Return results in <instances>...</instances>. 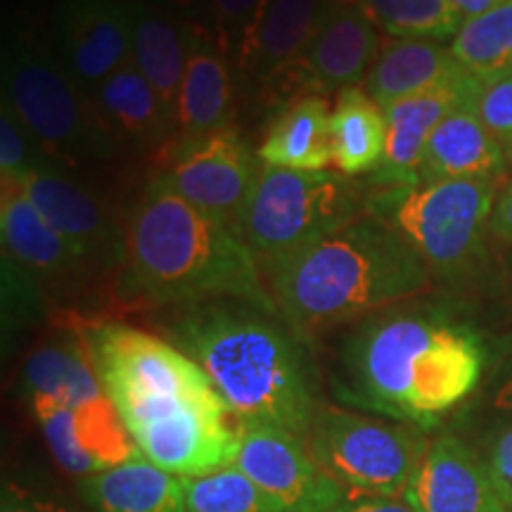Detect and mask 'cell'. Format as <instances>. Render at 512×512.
Returning a JSON list of instances; mask_svg holds the SVG:
<instances>
[{
  "label": "cell",
  "mask_w": 512,
  "mask_h": 512,
  "mask_svg": "<svg viewBox=\"0 0 512 512\" xmlns=\"http://www.w3.org/2000/svg\"><path fill=\"white\" fill-rule=\"evenodd\" d=\"M86 351L140 456L176 477L235 463L240 425L190 354L143 330L95 325Z\"/></svg>",
  "instance_id": "cell-1"
},
{
  "label": "cell",
  "mask_w": 512,
  "mask_h": 512,
  "mask_svg": "<svg viewBox=\"0 0 512 512\" xmlns=\"http://www.w3.org/2000/svg\"><path fill=\"white\" fill-rule=\"evenodd\" d=\"M254 256L238 226L197 209L155 176L126 228L121 297L147 306L226 297L278 313Z\"/></svg>",
  "instance_id": "cell-2"
},
{
  "label": "cell",
  "mask_w": 512,
  "mask_h": 512,
  "mask_svg": "<svg viewBox=\"0 0 512 512\" xmlns=\"http://www.w3.org/2000/svg\"><path fill=\"white\" fill-rule=\"evenodd\" d=\"M344 399L384 418L430 430L477 387L479 339L437 316L399 313L368 320L342 354Z\"/></svg>",
  "instance_id": "cell-3"
},
{
  "label": "cell",
  "mask_w": 512,
  "mask_h": 512,
  "mask_svg": "<svg viewBox=\"0 0 512 512\" xmlns=\"http://www.w3.org/2000/svg\"><path fill=\"white\" fill-rule=\"evenodd\" d=\"M176 344L211 377L240 422L309 437L318 415L306 354L292 332L254 304H204L174 323Z\"/></svg>",
  "instance_id": "cell-4"
},
{
  "label": "cell",
  "mask_w": 512,
  "mask_h": 512,
  "mask_svg": "<svg viewBox=\"0 0 512 512\" xmlns=\"http://www.w3.org/2000/svg\"><path fill=\"white\" fill-rule=\"evenodd\" d=\"M275 306L313 332L370 316L427 285V264L377 216L361 214L283 259L268 261Z\"/></svg>",
  "instance_id": "cell-5"
},
{
  "label": "cell",
  "mask_w": 512,
  "mask_h": 512,
  "mask_svg": "<svg viewBox=\"0 0 512 512\" xmlns=\"http://www.w3.org/2000/svg\"><path fill=\"white\" fill-rule=\"evenodd\" d=\"M358 185L332 171L261 166L238 230L254 254L283 259L366 214Z\"/></svg>",
  "instance_id": "cell-6"
},
{
  "label": "cell",
  "mask_w": 512,
  "mask_h": 512,
  "mask_svg": "<svg viewBox=\"0 0 512 512\" xmlns=\"http://www.w3.org/2000/svg\"><path fill=\"white\" fill-rule=\"evenodd\" d=\"M366 204L427 266L453 271L467 266L482 247L484 228L494 214V183L489 178H420L382 188Z\"/></svg>",
  "instance_id": "cell-7"
},
{
  "label": "cell",
  "mask_w": 512,
  "mask_h": 512,
  "mask_svg": "<svg viewBox=\"0 0 512 512\" xmlns=\"http://www.w3.org/2000/svg\"><path fill=\"white\" fill-rule=\"evenodd\" d=\"M306 444L349 498H403L430 448L418 427L344 408H320Z\"/></svg>",
  "instance_id": "cell-8"
},
{
  "label": "cell",
  "mask_w": 512,
  "mask_h": 512,
  "mask_svg": "<svg viewBox=\"0 0 512 512\" xmlns=\"http://www.w3.org/2000/svg\"><path fill=\"white\" fill-rule=\"evenodd\" d=\"M5 95L22 126L57 157L72 162L110 159L117 138L102 124L88 95L46 57L15 53L5 64Z\"/></svg>",
  "instance_id": "cell-9"
},
{
  "label": "cell",
  "mask_w": 512,
  "mask_h": 512,
  "mask_svg": "<svg viewBox=\"0 0 512 512\" xmlns=\"http://www.w3.org/2000/svg\"><path fill=\"white\" fill-rule=\"evenodd\" d=\"M235 467L252 479L275 512H335L349 501L297 434L240 422Z\"/></svg>",
  "instance_id": "cell-10"
},
{
  "label": "cell",
  "mask_w": 512,
  "mask_h": 512,
  "mask_svg": "<svg viewBox=\"0 0 512 512\" xmlns=\"http://www.w3.org/2000/svg\"><path fill=\"white\" fill-rule=\"evenodd\" d=\"M197 209L238 226L259 171L256 159L233 128L181 138L162 174Z\"/></svg>",
  "instance_id": "cell-11"
},
{
  "label": "cell",
  "mask_w": 512,
  "mask_h": 512,
  "mask_svg": "<svg viewBox=\"0 0 512 512\" xmlns=\"http://www.w3.org/2000/svg\"><path fill=\"white\" fill-rule=\"evenodd\" d=\"M136 3L126 0H64L55 34L62 69L93 98L117 69L131 62Z\"/></svg>",
  "instance_id": "cell-12"
},
{
  "label": "cell",
  "mask_w": 512,
  "mask_h": 512,
  "mask_svg": "<svg viewBox=\"0 0 512 512\" xmlns=\"http://www.w3.org/2000/svg\"><path fill=\"white\" fill-rule=\"evenodd\" d=\"M31 413L55 463L79 479L140 456L107 394L79 408H38Z\"/></svg>",
  "instance_id": "cell-13"
},
{
  "label": "cell",
  "mask_w": 512,
  "mask_h": 512,
  "mask_svg": "<svg viewBox=\"0 0 512 512\" xmlns=\"http://www.w3.org/2000/svg\"><path fill=\"white\" fill-rule=\"evenodd\" d=\"M8 183H17L27 200L41 211L43 219L81 256L86 259L124 256V230L112 221L107 209L91 192L64 176L60 169L38 162L19 181Z\"/></svg>",
  "instance_id": "cell-14"
},
{
  "label": "cell",
  "mask_w": 512,
  "mask_h": 512,
  "mask_svg": "<svg viewBox=\"0 0 512 512\" xmlns=\"http://www.w3.org/2000/svg\"><path fill=\"white\" fill-rule=\"evenodd\" d=\"M380 38L361 8H330L302 57L285 67L297 93L344 91L366 81L380 53Z\"/></svg>",
  "instance_id": "cell-15"
},
{
  "label": "cell",
  "mask_w": 512,
  "mask_h": 512,
  "mask_svg": "<svg viewBox=\"0 0 512 512\" xmlns=\"http://www.w3.org/2000/svg\"><path fill=\"white\" fill-rule=\"evenodd\" d=\"M403 501L415 512H510L486 463L458 437L432 441Z\"/></svg>",
  "instance_id": "cell-16"
},
{
  "label": "cell",
  "mask_w": 512,
  "mask_h": 512,
  "mask_svg": "<svg viewBox=\"0 0 512 512\" xmlns=\"http://www.w3.org/2000/svg\"><path fill=\"white\" fill-rule=\"evenodd\" d=\"M328 12V0H264L238 43L240 72L266 83L304 55Z\"/></svg>",
  "instance_id": "cell-17"
},
{
  "label": "cell",
  "mask_w": 512,
  "mask_h": 512,
  "mask_svg": "<svg viewBox=\"0 0 512 512\" xmlns=\"http://www.w3.org/2000/svg\"><path fill=\"white\" fill-rule=\"evenodd\" d=\"M470 79L472 76L465 72L434 91L401 100L384 110L387 114V145H384L380 169L375 171V183L380 188L420 181V162L427 140L432 138L434 128L441 124L446 114L463 105Z\"/></svg>",
  "instance_id": "cell-18"
},
{
  "label": "cell",
  "mask_w": 512,
  "mask_h": 512,
  "mask_svg": "<svg viewBox=\"0 0 512 512\" xmlns=\"http://www.w3.org/2000/svg\"><path fill=\"white\" fill-rule=\"evenodd\" d=\"M463 74L465 69L456 62L451 50L441 48L437 41L396 38L382 43L363 83L370 98L387 110L396 102L434 91Z\"/></svg>",
  "instance_id": "cell-19"
},
{
  "label": "cell",
  "mask_w": 512,
  "mask_h": 512,
  "mask_svg": "<svg viewBox=\"0 0 512 512\" xmlns=\"http://www.w3.org/2000/svg\"><path fill=\"white\" fill-rule=\"evenodd\" d=\"M505 166V147L470 107L458 105L427 140L420 162L422 181L491 178Z\"/></svg>",
  "instance_id": "cell-20"
},
{
  "label": "cell",
  "mask_w": 512,
  "mask_h": 512,
  "mask_svg": "<svg viewBox=\"0 0 512 512\" xmlns=\"http://www.w3.org/2000/svg\"><path fill=\"white\" fill-rule=\"evenodd\" d=\"M91 512H188L183 479L143 456L79 479Z\"/></svg>",
  "instance_id": "cell-21"
},
{
  "label": "cell",
  "mask_w": 512,
  "mask_h": 512,
  "mask_svg": "<svg viewBox=\"0 0 512 512\" xmlns=\"http://www.w3.org/2000/svg\"><path fill=\"white\" fill-rule=\"evenodd\" d=\"M91 100L117 143L155 147L176 126L174 114L166 110L152 83L133 62L117 69Z\"/></svg>",
  "instance_id": "cell-22"
},
{
  "label": "cell",
  "mask_w": 512,
  "mask_h": 512,
  "mask_svg": "<svg viewBox=\"0 0 512 512\" xmlns=\"http://www.w3.org/2000/svg\"><path fill=\"white\" fill-rule=\"evenodd\" d=\"M0 230H3L5 254L12 256L31 273L67 275L79 268L86 256L62 238L41 211L27 200L17 183H3L0 204Z\"/></svg>",
  "instance_id": "cell-23"
},
{
  "label": "cell",
  "mask_w": 512,
  "mask_h": 512,
  "mask_svg": "<svg viewBox=\"0 0 512 512\" xmlns=\"http://www.w3.org/2000/svg\"><path fill=\"white\" fill-rule=\"evenodd\" d=\"M31 411L79 408L105 396L91 356L79 344H43L27 358L22 373Z\"/></svg>",
  "instance_id": "cell-24"
},
{
  "label": "cell",
  "mask_w": 512,
  "mask_h": 512,
  "mask_svg": "<svg viewBox=\"0 0 512 512\" xmlns=\"http://www.w3.org/2000/svg\"><path fill=\"white\" fill-rule=\"evenodd\" d=\"M266 166L292 171H325L332 162V112L330 102L309 95L292 102L273 121L259 147Z\"/></svg>",
  "instance_id": "cell-25"
},
{
  "label": "cell",
  "mask_w": 512,
  "mask_h": 512,
  "mask_svg": "<svg viewBox=\"0 0 512 512\" xmlns=\"http://www.w3.org/2000/svg\"><path fill=\"white\" fill-rule=\"evenodd\" d=\"M230 114V74L223 57L202 31L190 29L188 67L176 105V126L183 138L207 136L226 128Z\"/></svg>",
  "instance_id": "cell-26"
},
{
  "label": "cell",
  "mask_w": 512,
  "mask_h": 512,
  "mask_svg": "<svg viewBox=\"0 0 512 512\" xmlns=\"http://www.w3.org/2000/svg\"><path fill=\"white\" fill-rule=\"evenodd\" d=\"M188 53L190 29H183L181 22L164 12L136 5L131 62L152 83L174 119L178 93H181L185 67H188Z\"/></svg>",
  "instance_id": "cell-27"
},
{
  "label": "cell",
  "mask_w": 512,
  "mask_h": 512,
  "mask_svg": "<svg viewBox=\"0 0 512 512\" xmlns=\"http://www.w3.org/2000/svg\"><path fill=\"white\" fill-rule=\"evenodd\" d=\"M387 145V114L358 86L339 91L332 110V164L342 176L377 171Z\"/></svg>",
  "instance_id": "cell-28"
},
{
  "label": "cell",
  "mask_w": 512,
  "mask_h": 512,
  "mask_svg": "<svg viewBox=\"0 0 512 512\" xmlns=\"http://www.w3.org/2000/svg\"><path fill=\"white\" fill-rule=\"evenodd\" d=\"M451 55L475 79L512 74V0H498L491 10L467 17L453 38Z\"/></svg>",
  "instance_id": "cell-29"
},
{
  "label": "cell",
  "mask_w": 512,
  "mask_h": 512,
  "mask_svg": "<svg viewBox=\"0 0 512 512\" xmlns=\"http://www.w3.org/2000/svg\"><path fill=\"white\" fill-rule=\"evenodd\" d=\"M358 8L377 31L408 41L456 38L465 22L451 0H363Z\"/></svg>",
  "instance_id": "cell-30"
},
{
  "label": "cell",
  "mask_w": 512,
  "mask_h": 512,
  "mask_svg": "<svg viewBox=\"0 0 512 512\" xmlns=\"http://www.w3.org/2000/svg\"><path fill=\"white\" fill-rule=\"evenodd\" d=\"M183 486L188 512H275L252 479L235 465L185 477Z\"/></svg>",
  "instance_id": "cell-31"
},
{
  "label": "cell",
  "mask_w": 512,
  "mask_h": 512,
  "mask_svg": "<svg viewBox=\"0 0 512 512\" xmlns=\"http://www.w3.org/2000/svg\"><path fill=\"white\" fill-rule=\"evenodd\" d=\"M463 105L470 107L498 138V143L512 152V74L498 76V79L472 76Z\"/></svg>",
  "instance_id": "cell-32"
},
{
  "label": "cell",
  "mask_w": 512,
  "mask_h": 512,
  "mask_svg": "<svg viewBox=\"0 0 512 512\" xmlns=\"http://www.w3.org/2000/svg\"><path fill=\"white\" fill-rule=\"evenodd\" d=\"M24 131L27 128L3 100V117H0V171H3V181H19L31 166L38 164L31 157V145Z\"/></svg>",
  "instance_id": "cell-33"
},
{
  "label": "cell",
  "mask_w": 512,
  "mask_h": 512,
  "mask_svg": "<svg viewBox=\"0 0 512 512\" xmlns=\"http://www.w3.org/2000/svg\"><path fill=\"white\" fill-rule=\"evenodd\" d=\"M0 512H81L72 505L55 501V498L38 494L34 489L5 479L0 494Z\"/></svg>",
  "instance_id": "cell-34"
},
{
  "label": "cell",
  "mask_w": 512,
  "mask_h": 512,
  "mask_svg": "<svg viewBox=\"0 0 512 512\" xmlns=\"http://www.w3.org/2000/svg\"><path fill=\"white\" fill-rule=\"evenodd\" d=\"M486 470L494 479L498 494L512 512V425L498 434L486 458Z\"/></svg>",
  "instance_id": "cell-35"
},
{
  "label": "cell",
  "mask_w": 512,
  "mask_h": 512,
  "mask_svg": "<svg viewBox=\"0 0 512 512\" xmlns=\"http://www.w3.org/2000/svg\"><path fill=\"white\" fill-rule=\"evenodd\" d=\"M264 0H211V15L223 34L238 36V43Z\"/></svg>",
  "instance_id": "cell-36"
},
{
  "label": "cell",
  "mask_w": 512,
  "mask_h": 512,
  "mask_svg": "<svg viewBox=\"0 0 512 512\" xmlns=\"http://www.w3.org/2000/svg\"><path fill=\"white\" fill-rule=\"evenodd\" d=\"M335 512H415L403 498H349Z\"/></svg>",
  "instance_id": "cell-37"
},
{
  "label": "cell",
  "mask_w": 512,
  "mask_h": 512,
  "mask_svg": "<svg viewBox=\"0 0 512 512\" xmlns=\"http://www.w3.org/2000/svg\"><path fill=\"white\" fill-rule=\"evenodd\" d=\"M491 233L503 240H512V188L501 197V202L494 207L489 221Z\"/></svg>",
  "instance_id": "cell-38"
},
{
  "label": "cell",
  "mask_w": 512,
  "mask_h": 512,
  "mask_svg": "<svg viewBox=\"0 0 512 512\" xmlns=\"http://www.w3.org/2000/svg\"><path fill=\"white\" fill-rule=\"evenodd\" d=\"M496 403H498V406H501V408H512V380L501 389V394H498Z\"/></svg>",
  "instance_id": "cell-39"
},
{
  "label": "cell",
  "mask_w": 512,
  "mask_h": 512,
  "mask_svg": "<svg viewBox=\"0 0 512 512\" xmlns=\"http://www.w3.org/2000/svg\"><path fill=\"white\" fill-rule=\"evenodd\" d=\"M169 3H174V5H178V8H188V5H192V3H197V0H169Z\"/></svg>",
  "instance_id": "cell-40"
},
{
  "label": "cell",
  "mask_w": 512,
  "mask_h": 512,
  "mask_svg": "<svg viewBox=\"0 0 512 512\" xmlns=\"http://www.w3.org/2000/svg\"><path fill=\"white\" fill-rule=\"evenodd\" d=\"M337 5H347V8H351V5H361L363 0H335Z\"/></svg>",
  "instance_id": "cell-41"
}]
</instances>
